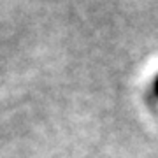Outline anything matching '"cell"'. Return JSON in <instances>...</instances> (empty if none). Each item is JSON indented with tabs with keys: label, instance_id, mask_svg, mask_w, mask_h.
<instances>
[{
	"label": "cell",
	"instance_id": "6da1fadb",
	"mask_svg": "<svg viewBox=\"0 0 158 158\" xmlns=\"http://www.w3.org/2000/svg\"><path fill=\"white\" fill-rule=\"evenodd\" d=\"M155 93H156V97H158V77H156V81H155Z\"/></svg>",
	"mask_w": 158,
	"mask_h": 158
}]
</instances>
